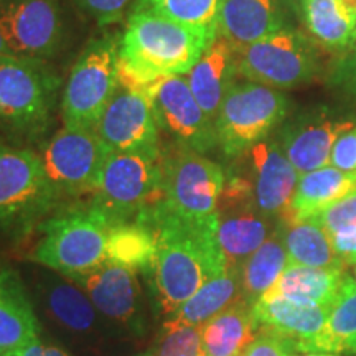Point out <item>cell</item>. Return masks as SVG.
Listing matches in <instances>:
<instances>
[{
    "label": "cell",
    "instance_id": "30",
    "mask_svg": "<svg viewBox=\"0 0 356 356\" xmlns=\"http://www.w3.org/2000/svg\"><path fill=\"white\" fill-rule=\"evenodd\" d=\"M305 353L356 355V280L346 274L341 291L333 302L322 332L307 346Z\"/></svg>",
    "mask_w": 356,
    "mask_h": 356
},
{
    "label": "cell",
    "instance_id": "27",
    "mask_svg": "<svg viewBox=\"0 0 356 356\" xmlns=\"http://www.w3.org/2000/svg\"><path fill=\"white\" fill-rule=\"evenodd\" d=\"M356 190V173L323 167L299 178L287 215L291 220H309Z\"/></svg>",
    "mask_w": 356,
    "mask_h": 356
},
{
    "label": "cell",
    "instance_id": "19",
    "mask_svg": "<svg viewBox=\"0 0 356 356\" xmlns=\"http://www.w3.org/2000/svg\"><path fill=\"white\" fill-rule=\"evenodd\" d=\"M332 307L302 305L277 296H262L252 305L257 330H269L286 338L293 350L305 353L307 346L322 332Z\"/></svg>",
    "mask_w": 356,
    "mask_h": 356
},
{
    "label": "cell",
    "instance_id": "43",
    "mask_svg": "<svg viewBox=\"0 0 356 356\" xmlns=\"http://www.w3.org/2000/svg\"><path fill=\"white\" fill-rule=\"evenodd\" d=\"M137 356H155L154 351H147V353H142V355H137Z\"/></svg>",
    "mask_w": 356,
    "mask_h": 356
},
{
    "label": "cell",
    "instance_id": "44",
    "mask_svg": "<svg viewBox=\"0 0 356 356\" xmlns=\"http://www.w3.org/2000/svg\"><path fill=\"white\" fill-rule=\"evenodd\" d=\"M355 280H356V266H355Z\"/></svg>",
    "mask_w": 356,
    "mask_h": 356
},
{
    "label": "cell",
    "instance_id": "18",
    "mask_svg": "<svg viewBox=\"0 0 356 356\" xmlns=\"http://www.w3.org/2000/svg\"><path fill=\"white\" fill-rule=\"evenodd\" d=\"M353 127V121L300 118L282 129L279 145L297 173L304 175L327 167L338 137Z\"/></svg>",
    "mask_w": 356,
    "mask_h": 356
},
{
    "label": "cell",
    "instance_id": "7",
    "mask_svg": "<svg viewBox=\"0 0 356 356\" xmlns=\"http://www.w3.org/2000/svg\"><path fill=\"white\" fill-rule=\"evenodd\" d=\"M287 96L264 84L234 83L215 119L218 147L228 159H239L286 121Z\"/></svg>",
    "mask_w": 356,
    "mask_h": 356
},
{
    "label": "cell",
    "instance_id": "10",
    "mask_svg": "<svg viewBox=\"0 0 356 356\" xmlns=\"http://www.w3.org/2000/svg\"><path fill=\"white\" fill-rule=\"evenodd\" d=\"M6 55L51 61L63 50L68 24L60 0H0Z\"/></svg>",
    "mask_w": 356,
    "mask_h": 356
},
{
    "label": "cell",
    "instance_id": "15",
    "mask_svg": "<svg viewBox=\"0 0 356 356\" xmlns=\"http://www.w3.org/2000/svg\"><path fill=\"white\" fill-rule=\"evenodd\" d=\"M95 131L111 152L160 154L162 150L152 102L142 89L119 84Z\"/></svg>",
    "mask_w": 356,
    "mask_h": 356
},
{
    "label": "cell",
    "instance_id": "14",
    "mask_svg": "<svg viewBox=\"0 0 356 356\" xmlns=\"http://www.w3.org/2000/svg\"><path fill=\"white\" fill-rule=\"evenodd\" d=\"M218 241L229 267L244 264L269 238L274 220L262 215L252 197L251 184L244 175H226L220 203L216 208Z\"/></svg>",
    "mask_w": 356,
    "mask_h": 356
},
{
    "label": "cell",
    "instance_id": "16",
    "mask_svg": "<svg viewBox=\"0 0 356 356\" xmlns=\"http://www.w3.org/2000/svg\"><path fill=\"white\" fill-rule=\"evenodd\" d=\"M137 273L106 261L89 273L70 277L88 293L102 315L142 335L145 332V312Z\"/></svg>",
    "mask_w": 356,
    "mask_h": 356
},
{
    "label": "cell",
    "instance_id": "3",
    "mask_svg": "<svg viewBox=\"0 0 356 356\" xmlns=\"http://www.w3.org/2000/svg\"><path fill=\"white\" fill-rule=\"evenodd\" d=\"M61 78L50 61L3 55L0 58V132L35 140L51 126Z\"/></svg>",
    "mask_w": 356,
    "mask_h": 356
},
{
    "label": "cell",
    "instance_id": "24",
    "mask_svg": "<svg viewBox=\"0 0 356 356\" xmlns=\"http://www.w3.org/2000/svg\"><path fill=\"white\" fill-rule=\"evenodd\" d=\"M241 299V269L229 267L203 284L180 309L168 315L163 328L200 327Z\"/></svg>",
    "mask_w": 356,
    "mask_h": 356
},
{
    "label": "cell",
    "instance_id": "6",
    "mask_svg": "<svg viewBox=\"0 0 356 356\" xmlns=\"http://www.w3.org/2000/svg\"><path fill=\"white\" fill-rule=\"evenodd\" d=\"M60 203L43 160L33 150L0 142V236H22Z\"/></svg>",
    "mask_w": 356,
    "mask_h": 356
},
{
    "label": "cell",
    "instance_id": "4",
    "mask_svg": "<svg viewBox=\"0 0 356 356\" xmlns=\"http://www.w3.org/2000/svg\"><path fill=\"white\" fill-rule=\"evenodd\" d=\"M111 226L91 204L60 213L40 222L29 259L68 277L89 273L106 262Z\"/></svg>",
    "mask_w": 356,
    "mask_h": 356
},
{
    "label": "cell",
    "instance_id": "13",
    "mask_svg": "<svg viewBox=\"0 0 356 356\" xmlns=\"http://www.w3.org/2000/svg\"><path fill=\"white\" fill-rule=\"evenodd\" d=\"M144 91L160 132H165L172 144L203 155L218 147L215 121L198 104L185 76L157 79Z\"/></svg>",
    "mask_w": 356,
    "mask_h": 356
},
{
    "label": "cell",
    "instance_id": "35",
    "mask_svg": "<svg viewBox=\"0 0 356 356\" xmlns=\"http://www.w3.org/2000/svg\"><path fill=\"white\" fill-rule=\"evenodd\" d=\"M314 218L330 234V238L345 228H356V190Z\"/></svg>",
    "mask_w": 356,
    "mask_h": 356
},
{
    "label": "cell",
    "instance_id": "39",
    "mask_svg": "<svg viewBox=\"0 0 356 356\" xmlns=\"http://www.w3.org/2000/svg\"><path fill=\"white\" fill-rule=\"evenodd\" d=\"M22 356H70L65 350L58 348L55 345H44L42 341L30 346Z\"/></svg>",
    "mask_w": 356,
    "mask_h": 356
},
{
    "label": "cell",
    "instance_id": "28",
    "mask_svg": "<svg viewBox=\"0 0 356 356\" xmlns=\"http://www.w3.org/2000/svg\"><path fill=\"white\" fill-rule=\"evenodd\" d=\"M256 330L252 305L236 300L202 327V356H241Z\"/></svg>",
    "mask_w": 356,
    "mask_h": 356
},
{
    "label": "cell",
    "instance_id": "17",
    "mask_svg": "<svg viewBox=\"0 0 356 356\" xmlns=\"http://www.w3.org/2000/svg\"><path fill=\"white\" fill-rule=\"evenodd\" d=\"M249 160V175L252 197L262 215L280 220L287 215L300 175L277 142L262 140L244 154Z\"/></svg>",
    "mask_w": 356,
    "mask_h": 356
},
{
    "label": "cell",
    "instance_id": "36",
    "mask_svg": "<svg viewBox=\"0 0 356 356\" xmlns=\"http://www.w3.org/2000/svg\"><path fill=\"white\" fill-rule=\"evenodd\" d=\"M78 7L91 17L97 25L109 26L119 24L124 17L132 0H74Z\"/></svg>",
    "mask_w": 356,
    "mask_h": 356
},
{
    "label": "cell",
    "instance_id": "12",
    "mask_svg": "<svg viewBox=\"0 0 356 356\" xmlns=\"http://www.w3.org/2000/svg\"><path fill=\"white\" fill-rule=\"evenodd\" d=\"M109 154L96 131L63 126L47 142L40 157L61 200L95 193Z\"/></svg>",
    "mask_w": 356,
    "mask_h": 356
},
{
    "label": "cell",
    "instance_id": "2",
    "mask_svg": "<svg viewBox=\"0 0 356 356\" xmlns=\"http://www.w3.org/2000/svg\"><path fill=\"white\" fill-rule=\"evenodd\" d=\"M152 12L132 10L119 40V84L144 89L168 76H185L216 38Z\"/></svg>",
    "mask_w": 356,
    "mask_h": 356
},
{
    "label": "cell",
    "instance_id": "26",
    "mask_svg": "<svg viewBox=\"0 0 356 356\" xmlns=\"http://www.w3.org/2000/svg\"><path fill=\"white\" fill-rule=\"evenodd\" d=\"M275 229L286 246L289 264L307 267H340L346 264L337 254L332 238L323 226L315 220H291L280 218Z\"/></svg>",
    "mask_w": 356,
    "mask_h": 356
},
{
    "label": "cell",
    "instance_id": "32",
    "mask_svg": "<svg viewBox=\"0 0 356 356\" xmlns=\"http://www.w3.org/2000/svg\"><path fill=\"white\" fill-rule=\"evenodd\" d=\"M47 305L53 317L70 330L84 333L96 327L97 309L79 286L53 280L47 287Z\"/></svg>",
    "mask_w": 356,
    "mask_h": 356
},
{
    "label": "cell",
    "instance_id": "31",
    "mask_svg": "<svg viewBox=\"0 0 356 356\" xmlns=\"http://www.w3.org/2000/svg\"><path fill=\"white\" fill-rule=\"evenodd\" d=\"M287 264L286 246L274 228L273 234L241 266V299L254 305L275 286Z\"/></svg>",
    "mask_w": 356,
    "mask_h": 356
},
{
    "label": "cell",
    "instance_id": "23",
    "mask_svg": "<svg viewBox=\"0 0 356 356\" xmlns=\"http://www.w3.org/2000/svg\"><path fill=\"white\" fill-rule=\"evenodd\" d=\"M346 274L348 273L340 267L287 264L267 296L284 297L302 305L332 307L341 291Z\"/></svg>",
    "mask_w": 356,
    "mask_h": 356
},
{
    "label": "cell",
    "instance_id": "20",
    "mask_svg": "<svg viewBox=\"0 0 356 356\" xmlns=\"http://www.w3.org/2000/svg\"><path fill=\"white\" fill-rule=\"evenodd\" d=\"M287 0H222L218 33L243 50L286 29Z\"/></svg>",
    "mask_w": 356,
    "mask_h": 356
},
{
    "label": "cell",
    "instance_id": "41",
    "mask_svg": "<svg viewBox=\"0 0 356 356\" xmlns=\"http://www.w3.org/2000/svg\"><path fill=\"white\" fill-rule=\"evenodd\" d=\"M6 55V48H3V40H2V35H0V58Z\"/></svg>",
    "mask_w": 356,
    "mask_h": 356
},
{
    "label": "cell",
    "instance_id": "11",
    "mask_svg": "<svg viewBox=\"0 0 356 356\" xmlns=\"http://www.w3.org/2000/svg\"><path fill=\"white\" fill-rule=\"evenodd\" d=\"M317 65L312 44L289 26L238 50V76L274 89L309 83L315 78Z\"/></svg>",
    "mask_w": 356,
    "mask_h": 356
},
{
    "label": "cell",
    "instance_id": "40",
    "mask_svg": "<svg viewBox=\"0 0 356 356\" xmlns=\"http://www.w3.org/2000/svg\"><path fill=\"white\" fill-rule=\"evenodd\" d=\"M292 356H337L335 353H305V355H292Z\"/></svg>",
    "mask_w": 356,
    "mask_h": 356
},
{
    "label": "cell",
    "instance_id": "25",
    "mask_svg": "<svg viewBox=\"0 0 356 356\" xmlns=\"http://www.w3.org/2000/svg\"><path fill=\"white\" fill-rule=\"evenodd\" d=\"M309 33L328 50H346L356 43V0H300Z\"/></svg>",
    "mask_w": 356,
    "mask_h": 356
},
{
    "label": "cell",
    "instance_id": "42",
    "mask_svg": "<svg viewBox=\"0 0 356 356\" xmlns=\"http://www.w3.org/2000/svg\"><path fill=\"white\" fill-rule=\"evenodd\" d=\"M6 269H7L6 266H3V264H0V279H2V275H3V273H6Z\"/></svg>",
    "mask_w": 356,
    "mask_h": 356
},
{
    "label": "cell",
    "instance_id": "29",
    "mask_svg": "<svg viewBox=\"0 0 356 356\" xmlns=\"http://www.w3.org/2000/svg\"><path fill=\"white\" fill-rule=\"evenodd\" d=\"M157 234L147 222H119L109 229L106 261L150 277L157 261Z\"/></svg>",
    "mask_w": 356,
    "mask_h": 356
},
{
    "label": "cell",
    "instance_id": "5",
    "mask_svg": "<svg viewBox=\"0 0 356 356\" xmlns=\"http://www.w3.org/2000/svg\"><path fill=\"white\" fill-rule=\"evenodd\" d=\"M121 33L102 32L91 38L74 61L61 89L63 126L95 131L119 88Z\"/></svg>",
    "mask_w": 356,
    "mask_h": 356
},
{
    "label": "cell",
    "instance_id": "38",
    "mask_svg": "<svg viewBox=\"0 0 356 356\" xmlns=\"http://www.w3.org/2000/svg\"><path fill=\"white\" fill-rule=\"evenodd\" d=\"M332 167L346 173H356V127L338 137L332 150Z\"/></svg>",
    "mask_w": 356,
    "mask_h": 356
},
{
    "label": "cell",
    "instance_id": "9",
    "mask_svg": "<svg viewBox=\"0 0 356 356\" xmlns=\"http://www.w3.org/2000/svg\"><path fill=\"white\" fill-rule=\"evenodd\" d=\"M160 190V154L111 152L89 204L114 226L152 207Z\"/></svg>",
    "mask_w": 356,
    "mask_h": 356
},
{
    "label": "cell",
    "instance_id": "33",
    "mask_svg": "<svg viewBox=\"0 0 356 356\" xmlns=\"http://www.w3.org/2000/svg\"><path fill=\"white\" fill-rule=\"evenodd\" d=\"M222 0H137L132 10L152 12L178 24L218 33Z\"/></svg>",
    "mask_w": 356,
    "mask_h": 356
},
{
    "label": "cell",
    "instance_id": "8",
    "mask_svg": "<svg viewBox=\"0 0 356 356\" xmlns=\"http://www.w3.org/2000/svg\"><path fill=\"white\" fill-rule=\"evenodd\" d=\"M162 190L155 207L181 218H204L216 213L226 172L203 154L168 145L160 150Z\"/></svg>",
    "mask_w": 356,
    "mask_h": 356
},
{
    "label": "cell",
    "instance_id": "21",
    "mask_svg": "<svg viewBox=\"0 0 356 356\" xmlns=\"http://www.w3.org/2000/svg\"><path fill=\"white\" fill-rule=\"evenodd\" d=\"M42 325L15 270L0 279V356H22L40 341Z\"/></svg>",
    "mask_w": 356,
    "mask_h": 356
},
{
    "label": "cell",
    "instance_id": "1",
    "mask_svg": "<svg viewBox=\"0 0 356 356\" xmlns=\"http://www.w3.org/2000/svg\"><path fill=\"white\" fill-rule=\"evenodd\" d=\"M134 220L144 221L157 234V261L152 279L160 310L172 315L207 280L229 269L218 241V216L181 218L149 207Z\"/></svg>",
    "mask_w": 356,
    "mask_h": 356
},
{
    "label": "cell",
    "instance_id": "22",
    "mask_svg": "<svg viewBox=\"0 0 356 356\" xmlns=\"http://www.w3.org/2000/svg\"><path fill=\"white\" fill-rule=\"evenodd\" d=\"M238 76V50L220 33L185 74L186 83L204 113L215 121L226 92Z\"/></svg>",
    "mask_w": 356,
    "mask_h": 356
},
{
    "label": "cell",
    "instance_id": "34",
    "mask_svg": "<svg viewBox=\"0 0 356 356\" xmlns=\"http://www.w3.org/2000/svg\"><path fill=\"white\" fill-rule=\"evenodd\" d=\"M155 356H202V328L177 327L163 328V337Z\"/></svg>",
    "mask_w": 356,
    "mask_h": 356
},
{
    "label": "cell",
    "instance_id": "37",
    "mask_svg": "<svg viewBox=\"0 0 356 356\" xmlns=\"http://www.w3.org/2000/svg\"><path fill=\"white\" fill-rule=\"evenodd\" d=\"M292 351L293 346L286 338L269 330H261V333L252 338L241 356H292Z\"/></svg>",
    "mask_w": 356,
    "mask_h": 356
}]
</instances>
